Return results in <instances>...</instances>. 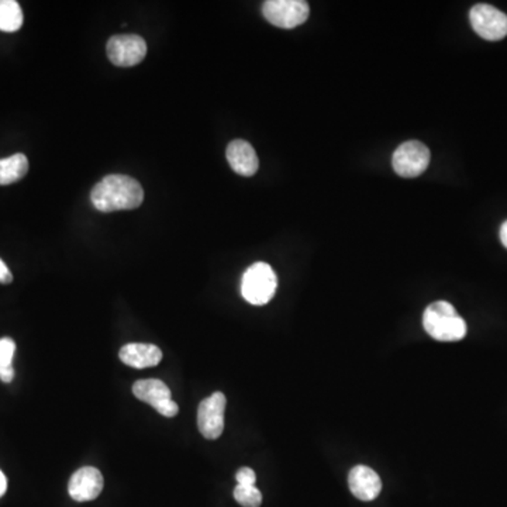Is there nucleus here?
<instances>
[{"mask_svg": "<svg viewBox=\"0 0 507 507\" xmlns=\"http://www.w3.org/2000/svg\"><path fill=\"white\" fill-rule=\"evenodd\" d=\"M91 200L96 210L101 213L133 210L143 203V187L134 177L113 174L103 177L95 185Z\"/></svg>", "mask_w": 507, "mask_h": 507, "instance_id": "obj_1", "label": "nucleus"}, {"mask_svg": "<svg viewBox=\"0 0 507 507\" xmlns=\"http://www.w3.org/2000/svg\"><path fill=\"white\" fill-rule=\"evenodd\" d=\"M225 393L215 392L200 402L197 407V427L200 435L207 440H217L225 430Z\"/></svg>", "mask_w": 507, "mask_h": 507, "instance_id": "obj_6", "label": "nucleus"}, {"mask_svg": "<svg viewBox=\"0 0 507 507\" xmlns=\"http://www.w3.org/2000/svg\"><path fill=\"white\" fill-rule=\"evenodd\" d=\"M101 491H103V475L93 466H83L71 476L68 492L73 501H95Z\"/></svg>", "mask_w": 507, "mask_h": 507, "instance_id": "obj_10", "label": "nucleus"}, {"mask_svg": "<svg viewBox=\"0 0 507 507\" xmlns=\"http://www.w3.org/2000/svg\"><path fill=\"white\" fill-rule=\"evenodd\" d=\"M349 486L355 498L362 502H371L379 496L382 481L374 469L357 465L349 471Z\"/></svg>", "mask_w": 507, "mask_h": 507, "instance_id": "obj_11", "label": "nucleus"}, {"mask_svg": "<svg viewBox=\"0 0 507 507\" xmlns=\"http://www.w3.org/2000/svg\"><path fill=\"white\" fill-rule=\"evenodd\" d=\"M106 51L109 60L116 67H134L146 58L147 43L137 34L113 35Z\"/></svg>", "mask_w": 507, "mask_h": 507, "instance_id": "obj_7", "label": "nucleus"}, {"mask_svg": "<svg viewBox=\"0 0 507 507\" xmlns=\"http://www.w3.org/2000/svg\"><path fill=\"white\" fill-rule=\"evenodd\" d=\"M120 361L136 369L157 367L161 362L162 351L154 344H139L131 342L119 352Z\"/></svg>", "mask_w": 507, "mask_h": 507, "instance_id": "obj_13", "label": "nucleus"}, {"mask_svg": "<svg viewBox=\"0 0 507 507\" xmlns=\"http://www.w3.org/2000/svg\"><path fill=\"white\" fill-rule=\"evenodd\" d=\"M501 241L502 244H503L504 247L507 248V220L503 223V225H502L501 227Z\"/></svg>", "mask_w": 507, "mask_h": 507, "instance_id": "obj_21", "label": "nucleus"}, {"mask_svg": "<svg viewBox=\"0 0 507 507\" xmlns=\"http://www.w3.org/2000/svg\"><path fill=\"white\" fill-rule=\"evenodd\" d=\"M13 281L12 273L7 268L6 263L0 260V283H10Z\"/></svg>", "mask_w": 507, "mask_h": 507, "instance_id": "obj_19", "label": "nucleus"}, {"mask_svg": "<svg viewBox=\"0 0 507 507\" xmlns=\"http://www.w3.org/2000/svg\"><path fill=\"white\" fill-rule=\"evenodd\" d=\"M233 494L241 506L260 507L263 503V494L255 486L237 485Z\"/></svg>", "mask_w": 507, "mask_h": 507, "instance_id": "obj_17", "label": "nucleus"}, {"mask_svg": "<svg viewBox=\"0 0 507 507\" xmlns=\"http://www.w3.org/2000/svg\"><path fill=\"white\" fill-rule=\"evenodd\" d=\"M16 352V344L9 337L0 339V379L5 384H10L14 378L13 357Z\"/></svg>", "mask_w": 507, "mask_h": 507, "instance_id": "obj_16", "label": "nucleus"}, {"mask_svg": "<svg viewBox=\"0 0 507 507\" xmlns=\"http://www.w3.org/2000/svg\"><path fill=\"white\" fill-rule=\"evenodd\" d=\"M430 164V149L420 141H406L393 152V169L399 177H416Z\"/></svg>", "mask_w": 507, "mask_h": 507, "instance_id": "obj_5", "label": "nucleus"}, {"mask_svg": "<svg viewBox=\"0 0 507 507\" xmlns=\"http://www.w3.org/2000/svg\"><path fill=\"white\" fill-rule=\"evenodd\" d=\"M476 34L488 42H499L507 35V14L491 5H476L469 13Z\"/></svg>", "mask_w": 507, "mask_h": 507, "instance_id": "obj_8", "label": "nucleus"}, {"mask_svg": "<svg viewBox=\"0 0 507 507\" xmlns=\"http://www.w3.org/2000/svg\"><path fill=\"white\" fill-rule=\"evenodd\" d=\"M225 156L233 171L237 172L241 177H253L260 168L257 152L244 139H234L228 144Z\"/></svg>", "mask_w": 507, "mask_h": 507, "instance_id": "obj_12", "label": "nucleus"}, {"mask_svg": "<svg viewBox=\"0 0 507 507\" xmlns=\"http://www.w3.org/2000/svg\"><path fill=\"white\" fill-rule=\"evenodd\" d=\"M423 326L428 336L441 342H455L466 336V323L448 301L431 303L423 314Z\"/></svg>", "mask_w": 507, "mask_h": 507, "instance_id": "obj_2", "label": "nucleus"}, {"mask_svg": "<svg viewBox=\"0 0 507 507\" xmlns=\"http://www.w3.org/2000/svg\"><path fill=\"white\" fill-rule=\"evenodd\" d=\"M6 489H7L6 476H5V474L2 473V471H0V498L4 496L5 492H6Z\"/></svg>", "mask_w": 507, "mask_h": 507, "instance_id": "obj_20", "label": "nucleus"}, {"mask_svg": "<svg viewBox=\"0 0 507 507\" xmlns=\"http://www.w3.org/2000/svg\"><path fill=\"white\" fill-rule=\"evenodd\" d=\"M134 397L141 402L148 403L159 415L165 417H175L179 407L172 400L171 390L159 379L137 380L133 385Z\"/></svg>", "mask_w": 507, "mask_h": 507, "instance_id": "obj_9", "label": "nucleus"}, {"mask_svg": "<svg viewBox=\"0 0 507 507\" xmlns=\"http://www.w3.org/2000/svg\"><path fill=\"white\" fill-rule=\"evenodd\" d=\"M23 20V10L16 0H0V32H17Z\"/></svg>", "mask_w": 507, "mask_h": 507, "instance_id": "obj_15", "label": "nucleus"}, {"mask_svg": "<svg viewBox=\"0 0 507 507\" xmlns=\"http://www.w3.org/2000/svg\"><path fill=\"white\" fill-rule=\"evenodd\" d=\"M29 171V159L24 154H14L9 158L0 159V185H10L20 181Z\"/></svg>", "mask_w": 507, "mask_h": 507, "instance_id": "obj_14", "label": "nucleus"}, {"mask_svg": "<svg viewBox=\"0 0 507 507\" xmlns=\"http://www.w3.org/2000/svg\"><path fill=\"white\" fill-rule=\"evenodd\" d=\"M311 7L303 0H268L263 14L271 24L281 29H295L308 20Z\"/></svg>", "mask_w": 507, "mask_h": 507, "instance_id": "obj_4", "label": "nucleus"}, {"mask_svg": "<svg viewBox=\"0 0 507 507\" xmlns=\"http://www.w3.org/2000/svg\"><path fill=\"white\" fill-rule=\"evenodd\" d=\"M278 278L275 271L265 263H255L245 271L241 281V293L248 303L263 306L275 295Z\"/></svg>", "mask_w": 507, "mask_h": 507, "instance_id": "obj_3", "label": "nucleus"}, {"mask_svg": "<svg viewBox=\"0 0 507 507\" xmlns=\"http://www.w3.org/2000/svg\"><path fill=\"white\" fill-rule=\"evenodd\" d=\"M235 479H237L238 485L255 486L257 476H255V473H254L253 469L245 466V468H241L240 471H238Z\"/></svg>", "mask_w": 507, "mask_h": 507, "instance_id": "obj_18", "label": "nucleus"}]
</instances>
